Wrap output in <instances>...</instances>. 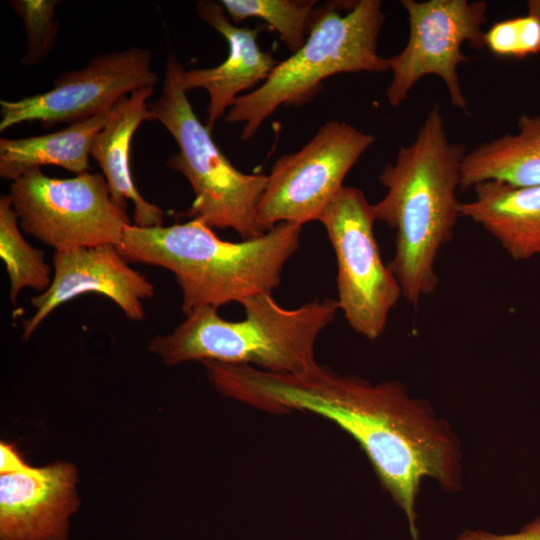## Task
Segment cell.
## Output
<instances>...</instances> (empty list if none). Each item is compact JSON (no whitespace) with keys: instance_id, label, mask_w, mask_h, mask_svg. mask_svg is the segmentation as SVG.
Returning a JSON list of instances; mask_svg holds the SVG:
<instances>
[{"instance_id":"cell-1","label":"cell","mask_w":540,"mask_h":540,"mask_svg":"<svg viewBox=\"0 0 540 540\" xmlns=\"http://www.w3.org/2000/svg\"><path fill=\"white\" fill-rule=\"evenodd\" d=\"M206 373L225 397L272 414L312 413L346 432L404 512L412 540L419 537L416 506L423 479L446 492L462 488L458 436L427 400L398 380L372 383L318 363L298 373H272L211 361Z\"/></svg>"},{"instance_id":"cell-2","label":"cell","mask_w":540,"mask_h":540,"mask_svg":"<svg viewBox=\"0 0 540 540\" xmlns=\"http://www.w3.org/2000/svg\"><path fill=\"white\" fill-rule=\"evenodd\" d=\"M465 154L461 144L449 140L441 109L434 105L415 140L401 146L379 176L386 193L373 204L375 218L395 230L388 266L413 306L439 283L435 263L460 217L456 190Z\"/></svg>"},{"instance_id":"cell-3","label":"cell","mask_w":540,"mask_h":540,"mask_svg":"<svg viewBox=\"0 0 540 540\" xmlns=\"http://www.w3.org/2000/svg\"><path fill=\"white\" fill-rule=\"evenodd\" d=\"M302 225L279 223L240 242L220 239L199 219L170 226L127 225L121 254L128 262L162 267L174 274L186 315L200 307L217 308L281 283L287 261L299 247Z\"/></svg>"},{"instance_id":"cell-4","label":"cell","mask_w":540,"mask_h":540,"mask_svg":"<svg viewBox=\"0 0 540 540\" xmlns=\"http://www.w3.org/2000/svg\"><path fill=\"white\" fill-rule=\"evenodd\" d=\"M240 304L245 313L240 321L225 320L214 307L196 308L171 333L153 338L148 350L167 366L216 361L298 373L317 364V338L339 310L331 298L289 309L271 293L253 295Z\"/></svg>"},{"instance_id":"cell-5","label":"cell","mask_w":540,"mask_h":540,"mask_svg":"<svg viewBox=\"0 0 540 540\" xmlns=\"http://www.w3.org/2000/svg\"><path fill=\"white\" fill-rule=\"evenodd\" d=\"M384 20L379 0L332 1L315 9L301 48L278 62L259 87L240 95L225 121L243 124L246 141L281 105L310 101L330 76L389 70L387 58L377 52Z\"/></svg>"},{"instance_id":"cell-6","label":"cell","mask_w":540,"mask_h":540,"mask_svg":"<svg viewBox=\"0 0 540 540\" xmlns=\"http://www.w3.org/2000/svg\"><path fill=\"white\" fill-rule=\"evenodd\" d=\"M183 65L170 55L158 99L150 105L178 145L166 165L190 183L194 200L184 216L199 219L210 228L232 229L243 240L265 231L257 218V204L268 176L236 169L213 141L210 130L194 113L182 86Z\"/></svg>"},{"instance_id":"cell-7","label":"cell","mask_w":540,"mask_h":540,"mask_svg":"<svg viewBox=\"0 0 540 540\" xmlns=\"http://www.w3.org/2000/svg\"><path fill=\"white\" fill-rule=\"evenodd\" d=\"M8 196L21 230L55 251L119 246L131 224L100 173L54 178L32 168L12 181Z\"/></svg>"},{"instance_id":"cell-8","label":"cell","mask_w":540,"mask_h":540,"mask_svg":"<svg viewBox=\"0 0 540 540\" xmlns=\"http://www.w3.org/2000/svg\"><path fill=\"white\" fill-rule=\"evenodd\" d=\"M319 222L337 260L339 310L356 333L376 340L385 332L402 290L381 258L374 234L373 204L360 189L344 186Z\"/></svg>"},{"instance_id":"cell-9","label":"cell","mask_w":540,"mask_h":540,"mask_svg":"<svg viewBox=\"0 0 540 540\" xmlns=\"http://www.w3.org/2000/svg\"><path fill=\"white\" fill-rule=\"evenodd\" d=\"M342 121L323 124L300 150L279 157L272 166L257 204V218L265 231L279 223L319 221L344 187L343 181L374 142Z\"/></svg>"},{"instance_id":"cell-10","label":"cell","mask_w":540,"mask_h":540,"mask_svg":"<svg viewBox=\"0 0 540 540\" xmlns=\"http://www.w3.org/2000/svg\"><path fill=\"white\" fill-rule=\"evenodd\" d=\"M409 19V38L401 52L387 58L392 79L386 91L388 103L399 106L424 76L440 77L452 104L466 110L468 101L459 83L457 68L468 62L461 47H485L483 25L487 3L483 0H401Z\"/></svg>"},{"instance_id":"cell-11","label":"cell","mask_w":540,"mask_h":540,"mask_svg":"<svg viewBox=\"0 0 540 540\" xmlns=\"http://www.w3.org/2000/svg\"><path fill=\"white\" fill-rule=\"evenodd\" d=\"M152 52L131 47L93 57L80 69L57 76L50 90L17 100H0V131L37 121L44 128L73 124L111 110L132 92L154 87Z\"/></svg>"},{"instance_id":"cell-12","label":"cell","mask_w":540,"mask_h":540,"mask_svg":"<svg viewBox=\"0 0 540 540\" xmlns=\"http://www.w3.org/2000/svg\"><path fill=\"white\" fill-rule=\"evenodd\" d=\"M87 293L106 296L128 319L140 321L145 316L143 301L154 295V287L114 244L55 251L52 282L31 298L34 313L23 322V338L29 339L58 306Z\"/></svg>"},{"instance_id":"cell-13","label":"cell","mask_w":540,"mask_h":540,"mask_svg":"<svg viewBox=\"0 0 540 540\" xmlns=\"http://www.w3.org/2000/svg\"><path fill=\"white\" fill-rule=\"evenodd\" d=\"M78 471L70 462L0 476V540H68L77 512Z\"/></svg>"},{"instance_id":"cell-14","label":"cell","mask_w":540,"mask_h":540,"mask_svg":"<svg viewBox=\"0 0 540 540\" xmlns=\"http://www.w3.org/2000/svg\"><path fill=\"white\" fill-rule=\"evenodd\" d=\"M202 21L227 41L228 56L218 66L185 70L182 86L186 92L202 88L209 95L206 127L225 115L242 91L264 82L278 63L270 52L260 49L257 37L260 27H239L230 21L221 3L202 0L196 3Z\"/></svg>"},{"instance_id":"cell-15","label":"cell","mask_w":540,"mask_h":540,"mask_svg":"<svg viewBox=\"0 0 540 540\" xmlns=\"http://www.w3.org/2000/svg\"><path fill=\"white\" fill-rule=\"evenodd\" d=\"M154 87L138 89L122 98L113 108L105 126L96 135L90 156L98 163L107 182L112 200L123 211L127 203L134 206V225L162 226L164 212L145 200L135 186L130 168L132 138L144 121L154 116L147 104Z\"/></svg>"},{"instance_id":"cell-16","label":"cell","mask_w":540,"mask_h":540,"mask_svg":"<svg viewBox=\"0 0 540 540\" xmlns=\"http://www.w3.org/2000/svg\"><path fill=\"white\" fill-rule=\"evenodd\" d=\"M474 198L460 202V217L480 225L516 261L540 254V185L513 186L484 181Z\"/></svg>"},{"instance_id":"cell-17","label":"cell","mask_w":540,"mask_h":540,"mask_svg":"<svg viewBox=\"0 0 540 540\" xmlns=\"http://www.w3.org/2000/svg\"><path fill=\"white\" fill-rule=\"evenodd\" d=\"M111 110L43 135L0 139V176L14 181L32 168L55 165L70 172H88L92 143Z\"/></svg>"},{"instance_id":"cell-18","label":"cell","mask_w":540,"mask_h":540,"mask_svg":"<svg viewBox=\"0 0 540 540\" xmlns=\"http://www.w3.org/2000/svg\"><path fill=\"white\" fill-rule=\"evenodd\" d=\"M484 181L540 185V115H522L515 134L484 142L465 154L460 189Z\"/></svg>"},{"instance_id":"cell-19","label":"cell","mask_w":540,"mask_h":540,"mask_svg":"<svg viewBox=\"0 0 540 540\" xmlns=\"http://www.w3.org/2000/svg\"><path fill=\"white\" fill-rule=\"evenodd\" d=\"M0 256L9 277V299L15 305L24 288L40 293L51 284V267L43 251L23 237L8 195L0 197Z\"/></svg>"},{"instance_id":"cell-20","label":"cell","mask_w":540,"mask_h":540,"mask_svg":"<svg viewBox=\"0 0 540 540\" xmlns=\"http://www.w3.org/2000/svg\"><path fill=\"white\" fill-rule=\"evenodd\" d=\"M231 21L236 25L248 18H259L278 32L293 53L304 44L315 0H222Z\"/></svg>"},{"instance_id":"cell-21","label":"cell","mask_w":540,"mask_h":540,"mask_svg":"<svg viewBox=\"0 0 540 540\" xmlns=\"http://www.w3.org/2000/svg\"><path fill=\"white\" fill-rule=\"evenodd\" d=\"M493 54L516 59L540 54V0L527 2V14L495 22L484 35Z\"/></svg>"},{"instance_id":"cell-22","label":"cell","mask_w":540,"mask_h":540,"mask_svg":"<svg viewBox=\"0 0 540 540\" xmlns=\"http://www.w3.org/2000/svg\"><path fill=\"white\" fill-rule=\"evenodd\" d=\"M57 0H12L14 12L23 20L27 48L20 62L25 66L42 63L51 53L59 23L55 20Z\"/></svg>"},{"instance_id":"cell-23","label":"cell","mask_w":540,"mask_h":540,"mask_svg":"<svg viewBox=\"0 0 540 540\" xmlns=\"http://www.w3.org/2000/svg\"><path fill=\"white\" fill-rule=\"evenodd\" d=\"M456 540H540V516L516 533L496 534L482 529H464Z\"/></svg>"},{"instance_id":"cell-24","label":"cell","mask_w":540,"mask_h":540,"mask_svg":"<svg viewBox=\"0 0 540 540\" xmlns=\"http://www.w3.org/2000/svg\"><path fill=\"white\" fill-rule=\"evenodd\" d=\"M31 466L27 464L12 444L0 443V474H13L26 471Z\"/></svg>"}]
</instances>
